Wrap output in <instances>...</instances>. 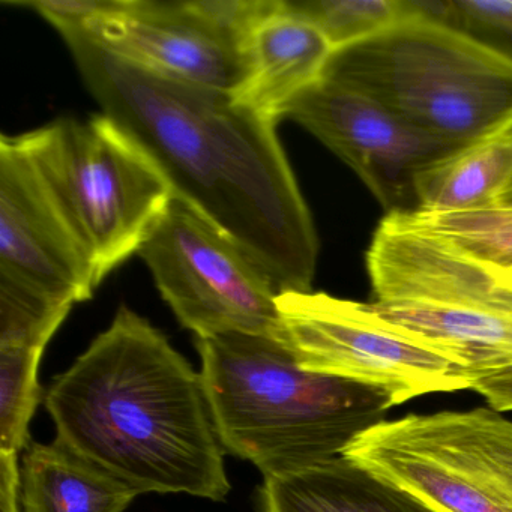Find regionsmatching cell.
Masks as SVG:
<instances>
[{"instance_id": "6da1fadb", "label": "cell", "mask_w": 512, "mask_h": 512, "mask_svg": "<svg viewBox=\"0 0 512 512\" xmlns=\"http://www.w3.org/2000/svg\"><path fill=\"white\" fill-rule=\"evenodd\" d=\"M103 113L157 161L178 196L256 260L278 292H308L319 238L277 121L230 92L158 76L79 34L65 35Z\"/></svg>"}, {"instance_id": "7a4b0ae2", "label": "cell", "mask_w": 512, "mask_h": 512, "mask_svg": "<svg viewBox=\"0 0 512 512\" xmlns=\"http://www.w3.org/2000/svg\"><path fill=\"white\" fill-rule=\"evenodd\" d=\"M46 407L56 440L139 494L230 493L202 374L125 305L53 380Z\"/></svg>"}, {"instance_id": "3957f363", "label": "cell", "mask_w": 512, "mask_h": 512, "mask_svg": "<svg viewBox=\"0 0 512 512\" xmlns=\"http://www.w3.org/2000/svg\"><path fill=\"white\" fill-rule=\"evenodd\" d=\"M196 347L224 451L263 476L341 457L394 407L382 389L304 370L277 338L224 334Z\"/></svg>"}, {"instance_id": "277c9868", "label": "cell", "mask_w": 512, "mask_h": 512, "mask_svg": "<svg viewBox=\"0 0 512 512\" xmlns=\"http://www.w3.org/2000/svg\"><path fill=\"white\" fill-rule=\"evenodd\" d=\"M410 10L386 31L332 52L322 77L452 148L512 127V61L422 16L415 0Z\"/></svg>"}, {"instance_id": "5b68a950", "label": "cell", "mask_w": 512, "mask_h": 512, "mask_svg": "<svg viewBox=\"0 0 512 512\" xmlns=\"http://www.w3.org/2000/svg\"><path fill=\"white\" fill-rule=\"evenodd\" d=\"M19 139L91 253L101 284L139 253L175 188L139 140L103 112L58 119Z\"/></svg>"}, {"instance_id": "8992f818", "label": "cell", "mask_w": 512, "mask_h": 512, "mask_svg": "<svg viewBox=\"0 0 512 512\" xmlns=\"http://www.w3.org/2000/svg\"><path fill=\"white\" fill-rule=\"evenodd\" d=\"M343 457L436 512H512V421L491 407L383 421Z\"/></svg>"}, {"instance_id": "52a82bcc", "label": "cell", "mask_w": 512, "mask_h": 512, "mask_svg": "<svg viewBox=\"0 0 512 512\" xmlns=\"http://www.w3.org/2000/svg\"><path fill=\"white\" fill-rule=\"evenodd\" d=\"M137 254L196 338L248 334L286 341L274 281L184 197L175 194Z\"/></svg>"}, {"instance_id": "ba28073f", "label": "cell", "mask_w": 512, "mask_h": 512, "mask_svg": "<svg viewBox=\"0 0 512 512\" xmlns=\"http://www.w3.org/2000/svg\"><path fill=\"white\" fill-rule=\"evenodd\" d=\"M277 305L286 343L311 373L382 389L394 406L472 386L463 368L380 322L368 304L308 290L278 293Z\"/></svg>"}, {"instance_id": "9c48e42d", "label": "cell", "mask_w": 512, "mask_h": 512, "mask_svg": "<svg viewBox=\"0 0 512 512\" xmlns=\"http://www.w3.org/2000/svg\"><path fill=\"white\" fill-rule=\"evenodd\" d=\"M284 118L313 134L343 160L388 214L419 211L418 179L458 151L410 127L365 95L320 76Z\"/></svg>"}, {"instance_id": "30bf717a", "label": "cell", "mask_w": 512, "mask_h": 512, "mask_svg": "<svg viewBox=\"0 0 512 512\" xmlns=\"http://www.w3.org/2000/svg\"><path fill=\"white\" fill-rule=\"evenodd\" d=\"M0 277L59 301H89L94 260L19 136L0 137Z\"/></svg>"}, {"instance_id": "8fae6325", "label": "cell", "mask_w": 512, "mask_h": 512, "mask_svg": "<svg viewBox=\"0 0 512 512\" xmlns=\"http://www.w3.org/2000/svg\"><path fill=\"white\" fill-rule=\"evenodd\" d=\"M79 35L179 82L230 94L244 82V47L212 19L203 0H113Z\"/></svg>"}, {"instance_id": "7c38bea8", "label": "cell", "mask_w": 512, "mask_h": 512, "mask_svg": "<svg viewBox=\"0 0 512 512\" xmlns=\"http://www.w3.org/2000/svg\"><path fill=\"white\" fill-rule=\"evenodd\" d=\"M374 302L512 308L511 290L407 214H388L367 253Z\"/></svg>"}, {"instance_id": "4fadbf2b", "label": "cell", "mask_w": 512, "mask_h": 512, "mask_svg": "<svg viewBox=\"0 0 512 512\" xmlns=\"http://www.w3.org/2000/svg\"><path fill=\"white\" fill-rule=\"evenodd\" d=\"M74 304L0 277V455L28 448L41 356Z\"/></svg>"}, {"instance_id": "5bb4252c", "label": "cell", "mask_w": 512, "mask_h": 512, "mask_svg": "<svg viewBox=\"0 0 512 512\" xmlns=\"http://www.w3.org/2000/svg\"><path fill=\"white\" fill-rule=\"evenodd\" d=\"M332 47L322 32L278 0L244 44L245 77L235 98L266 118L284 119L287 107L325 70Z\"/></svg>"}, {"instance_id": "9a60e30c", "label": "cell", "mask_w": 512, "mask_h": 512, "mask_svg": "<svg viewBox=\"0 0 512 512\" xmlns=\"http://www.w3.org/2000/svg\"><path fill=\"white\" fill-rule=\"evenodd\" d=\"M398 334L463 368L470 379L512 368V308L368 304Z\"/></svg>"}, {"instance_id": "2e32d148", "label": "cell", "mask_w": 512, "mask_h": 512, "mask_svg": "<svg viewBox=\"0 0 512 512\" xmlns=\"http://www.w3.org/2000/svg\"><path fill=\"white\" fill-rule=\"evenodd\" d=\"M262 512H436L413 494L341 457L265 476Z\"/></svg>"}, {"instance_id": "e0dca14e", "label": "cell", "mask_w": 512, "mask_h": 512, "mask_svg": "<svg viewBox=\"0 0 512 512\" xmlns=\"http://www.w3.org/2000/svg\"><path fill=\"white\" fill-rule=\"evenodd\" d=\"M136 490L55 440L29 443L20 464L22 512H124Z\"/></svg>"}, {"instance_id": "ac0fdd59", "label": "cell", "mask_w": 512, "mask_h": 512, "mask_svg": "<svg viewBox=\"0 0 512 512\" xmlns=\"http://www.w3.org/2000/svg\"><path fill=\"white\" fill-rule=\"evenodd\" d=\"M512 179V127L458 149L418 179V212H460L496 205Z\"/></svg>"}, {"instance_id": "d6986e66", "label": "cell", "mask_w": 512, "mask_h": 512, "mask_svg": "<svg viewBox=\"0 0 512 512\" xmlns=\"http://www.w3.org/2000/svg\"><path fill=\"white\" fill-rule=\"evenodd\" d=\"M407 215L481 266L502 289L512 292L511 206Z\"/></svg>"}, {"instance_id": "ffe728a7", "label": "cell", "mask_w": 512, "mask_h": 512, "mask_svg": "<svg viewBox=\"0 0 512 512\" xmlns=\"http://www.w3.org/2000/svg\"><path fill=\"white\" fill-rule=\"evenodd\" d=\"M313 23L332 50L368 40L410 16V0H286Z\"/></svg>"}, {"instance_id": "44dd1931", "label": "cell", "mask_w": 512, "mask_h": 512, "mask_svg": "<svg viewBox=\"0 0 512 512\" xmlns=\"http://www.w3.org/2000/svg\"><path fill=\"white\" fill-rule=\"evenodd\" d=\"M428 19L460 29L512 61V0H416Z\"/></svg>"}, {"instance_id": "7402d4cb", "label": "cell", "mask_w": 512, "mask_h": 512, "mask_svg": "<svg viewBox=\"0 0 512 512\" xmlns=\"http://www.w3.org/2000/svg\"><path fill=\"white\" fill-rule=\"evenodd\" d=\"M2 4L35 11L65 37L82 34L112 7L113 0H4Z\"/></svg>"}, {"instance_id": "603a6c76", "label": "cell", "mask_w": 512, "mask_h": 512, "mask_svg": "<svg viewBox=\"0 0 512 512\" xmlns=\"http://www.w3.org/2000/svg\"><path fill=\"white\" fill-rule=\"evenodd\" d=\"M470 389L481 394L491 409L497 412L512 410V368L473 379Z\"/></svg>"}, {"instance_id": "cb8c5ba5", "label": "cell", "mask_w": 512, "mask_h": 512, "mask_svg": "<svg viewBox=\"0 0 512 512\" xmlns=\"http://www.w3.org/2000/svg\"><path fill=\"white\" fill-rule=\"evenodd\" d=\"M496 205L511 206L512 208V179L511 182H509L508 187H506L505 190H503V193L500 194Z\"/></svg>"}]
</instances>
